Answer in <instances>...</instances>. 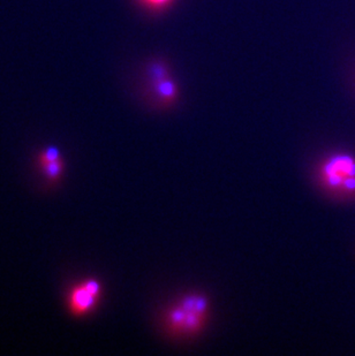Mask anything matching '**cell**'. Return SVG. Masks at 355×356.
Instances as JSON below:
<instances>
[{"label":"cell","mask_w":355,"mask_h":356,"mask_svg":"<svg viewBox=\"0 0 355 356\" xmlns=\"http://www.w3.org/2000/svg\"><path fill=\"white\" fill-rule=\"evenodd\" d=\"M208 299L201 294H188L172 305L165 315V325L175 336H194L208 319Z\"/></svg>","instance_id":"1"},{"label":"cell","mask_w":355,"mask_h":356,"mask_svg":"<svg viewBox=\"0 0 355 356\" xmlns=\"http://www.w3.org/2000/svg\"><path fill=\"white\" fill-rule=\"evenodd\" d=\"M320 180L330 192L342 196L353 195L355 193V159L349 155L332 156L320 168Z\"/></svg>","instance_id":"2"},{"label":"cell","mask_w":355,"mask_h":356,"mask_svg":"<svg viewBox=\"0 0 355 356\" xmlns=\"http://www.w3.org/2000/svg\"><path fill=\"white\" fill-rule=\"evenodd\" d=\"M147 76L155 97L163 106L172 105L178 99V88L166 65L159 61L151 63L147 68Z\"/></svg>","instance_id":"3"},{"label":"cell","mask_w":355,"mask_h":356,"mask_svg":"<svg viewBox=\"0 0 355 356\" xmlns=\"http://www.w3.org/2000/svg\"><path fill=\"white\" fill-rule=\"evenodd\" d=\"M101 296V285L97 280L89 279L77 286L70 296V308L75 315H84L94 309Z\"/></svg>","instance_id":"4"},{"label":"cell","mask_w":355,"mask_h":356,"mask_svg":"<svg viewBox=\"0 0 355 356\" xmlns=\"http://www.w3.org/2000/svg\"><path fill=\"white\" fill-rule=\"evenodd\" d=\"M42 168H43L44 173H45L47 178L56 180V179L59 178V175L63 172V161L58 159V161H52L49 164L43 165Z\"/></svg>","instance_id":"5"},{"label":"cell","mask_w":355,"mask_h":356,"mask_svg":"<svg viewBox=\"0 0 355 356\" xmlns=\"http://www.w3.org/2000/svg\"><path fill=\"white\" fill-rule=\"evenodd\" d=\"M175 0H138L144 8L150 10H163L171 6Z\"/></svg>","instance_id":"6"},{"label":"cell","mask_w":355,"mask_h":356,"mask_svg":"<svg viewBox=\"0 0 355 356\" xmlns=\"http://www.w3.org/2000/svg\"><path fill=\"white\" fill-rule=\"evenodd\" d=\"M61 159V155L56 148H47L45 152H42L40 156V163L42 166L52 161Z\"/></svg>","instance_id":"7"}]
</instances>
